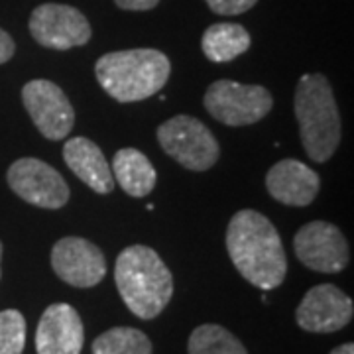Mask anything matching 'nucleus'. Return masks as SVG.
<instances>
[{
    "label": "nucleus",
    "instance_id": "8",
    "mask_svg": "<svg viewBox=\"0 0 354 354\" xmlns=\"http://www.w3.org/2000/svg\"><path fill=\"white\" fill-rule=\"evenodd\" d=\"M8 185L26 203L39 209H62L69 201V185L57 169L38 158H20L8 167Z\"/></svg>",
    "mask_w": 354,
    "mask_h": 354
},
{
    "label": "nucleus",
    "instance_id": "12",
    "mask_svg": "<svg viewBox=\"0 0 354 354\" xmlns=\"http://www.w3.org/2000/svg\"><path fill=\"white\" fill-rule=\"evenodd\" d=\"M353 299L333 283H319L305 293L295 311L297 325L309 333H335L353 319Z\"/></svg>",
    "mask_w": 354,
    "mask_h": 354
},
{
    "label": "nucleus",
    "instance_id": "2",
    "mask_svg": "<svg viewBox=\"0 0 354 354\" xmlns=\"http://www.w3.org/2000/svg\"><path fill=\"white\" fill-rule=\"evenodd\" d=\"M114 281L127 307L140 319H153L164 311L174 295V276L158 252L134 244L116 258Z\"/></svg>",
    "mask_w": 354,
    "mask_h": 354
},
{
    "label": "nucleus",
    "instance_id": "6",
    "mask_svg": "<svg viewBox=\"0 0 354 354\" xmlns=\"http://www.w3.org/2000/svg\"><path fill=\"white\" fill-rule=\"evenodd\" d=\"M203 104L215 120L227 127H248L260 122L272 111L274 99L262 85H242L218 79L207 88Z\"/></svg>",
    "mask_w": 354,
    "mask_h": 354
},
{
    "label": "nucleus",
    "instance_id": "10",
    "mask_svg": "<svg viewBox=\"0 0 354 354\" xmlns=\"http://www.w3.org/2000/svg\"><path fill=\"white\" fill-rule=\"evenodd\" d=\"M22 101L32 122L48 140H64L75 124V111L64 93L48 79L28 81L22 88Z\"/></svg>",
    "mask_w": 354,
    "mask_h": 354
},
{
    "label": "nucleus",
    "instance_id": "5",
    "mask_svg": "<svg viewBox=\"0 0 354 354\" xmlns=\"http://www.w3.org/2000/svg\"><path fill=\"white\" fill-rule=\"evenodd\" d=\"M158 142L169 158L191 171H207L218 162L221 146L199 118L177 114L158 127Z\"/></svg>",
    "mask_w": 354,
    "mask_h": 354
},
{
    "label": "nucleus",
    "instance_id": "25",
    "mask_svg": "<svg viewBox=\"0 0 354 354\" xmlns=\"http://www.w3.org/2000/svg\"><path fill=\"white\" fill-rule=\"evenodd\" d=\"M0 260H2V242H0ZM0 276H2V270H0Z\"/></svg>",
    "mask_w": 354,
    "mask_h": 354
},
{
    "label": "nucleus",
    "instance_id": "9",
    "mask_svg": "<svg viewBox=\"0 0 354 354\" xmlns=\"http://www.w3.org/2000/svg\"><path fill=\"white\" fill-rule=\"evenodd\" d=\"M293 250L301 264L321 274H337L351 260L344 234L327 221H313L299 228L293 236Z\"/></svg>",
    "mask_w": 354,
    "mask_h": 354
},
{
    "label": "nucleus",
    "instance_id": "13",
    "mask_svg": "<svg viewBox=\"0 0 354 354\" xmlns=\"http://www.w3.org/2000/svg\"><path fill=\"white\" fill-rule=\"evenodd\" d=\"M83 323L71 305H50L39 319L36 330L38 354H81L83 348Z\"/></svg>",
    "mask_w": 354,
    "mask_h": 354
},
{
    "label": "nucleus",
    "instance_id": "3",
    "mask_svg": "<svg viewBox=\"0 0 354 354\" xmlns=\"http://www.w3.org/2000/svg\"><path fill=\"white\" fill-rule=\"evenodd\" d=\"M293 109L301 142L309 160L325 164L341 144V113L329 79L321 73H307L295 87Z\"/></svg>",
    "mask_w": 354,
    "mask_h": 354
},
{
    "label": "nucleus",
    "instance_id": "14",
    "mask_svg": "<svg viewBox=\"0 0 354 354\" xmlns=\"http://www.w3.org/2000/svg\"><path fill=\"white\" fill-rule=\"evenodd\" d=\"M319 176L315 169L299 160H281L266 176L268 193L288 207H307L319 193Z\"/></svg>",
    "mask_w": 354,
    "mask_h": 354
},
{
    "label": "nucleus",
    "instance_id": "20",
    "mask_svg": "<svg viewBox=\"0 0 354 354\" xmlns=\"http://www.w3.org/2000/svg\"><path fill=\"white\" fill-rule=\"evenodd\" d=\"M26 346V319L16 309L0 311V354H22Z\"/></svg>",
    "mask_w": 354,
    "mask_h": 354
},
{
    "label": "nucleus",
    "instance_id": "18",
    "mask_svg": "<svg viewBox=\"0 0 354 354\" xmlns=\"http://www.w3.org/2000/svg\"><path fill=\"white\" fill-rule=\"evenodd\" d=\"M189 354H248L230 330L221 325H201L191 333Z\"/></svg>",
    "mask_w": 354,
    "mask_h": 354
},
{
    "label": "nucleus",
    "instance_id": "23",
    "mask_svg": "<svg viewBox=\"0 0 354 354\" xmlns=\"http://www.w3.org/2000/svg\"><path fill=\"white\" fill-rule=\"evenodd\" d=\"M14 51H16V46H14L12 36H10L6 30H2V28H0V65L6 64V62H10V59H12Z\"/></svg>",
    "mask_w": 354,
    "mask_h": 354
},
{
    "label": "nucleus",
    "instance_id": "22",
    "mask_svg": "<svg viewBox=\"0 0 354 354\" xmlns=\"http://www.w3.org/2000/svg\"><path fill=\"white\" fill-rule=\"evenodd\" d=\"M118 8L132 10V12H146L160 4V0H114Z\"/></svg>",
    "mask_w": 354,
    "mask_h": 354
},
{
    "label": "nucleus",
    "instance_id": "17",
    "mask_svg": "<svg viewBox=\"0 0 354 354\" xmlns=\"http://www.w3.org/2000/svg\"><path fill=\"white\" fill-rule=\"evenodd\" d=\"M252 38L241 24L218 22L209 26L201 38V50L205 57L213 64H227L248 51Z\"/></svg>",
    "mask_w": 354,
    "mask_h": 354
},
{
    "label": "nucleus",
    "instance_id": "16",
    "mask_svg": "<svg viewBox=\"0 0 354 354\" xmlns=\"http://www.w3.org/2000/svg\"><path fill=\"white\" fill-rule=\"evenodd\" d=\"M111 169L118 185L130 197H146L152 193L158 181L152 162L136 148H122L114 153Z\"/></svg>",
    "mask_w": 354,
    "mask_h": 354
},
{
    "label": "nucleus",
    "instance_id": "15",
    "mask_svg": "<svg viewBox=\"0 0 354 354\" xmlns=\"http://www.w3.org/2000/svg\"><path fill=\"white\" fill-rule=\"evenodd\" d=\"M64 160L67 167L91 189L101 195L113 193L116 181L111 164L93 140L83 136L67 140L64 144Z\"/></svg>",
    "mask_w": 354,
    "mask_h": 354
},
{
    "label": "nucleus",
    "instance_id": "19",
    "mask_svg": "<svg viewBox=\"0 0 354 354\" xmlns=\"http://www.w3.org/2000/svg\"><path fill=\"white\" fill-rule=\"evenodd\" d=\"M93 354H152V342L142 330L114 327L95 339Z\"/></svg>",
    "mask_w": 354,
    "mask_h": 354
},
{
    "label": "nucleus",
    "instance_id": "1",
    "mask_svg": "<svg viewBox=\"0 0 354 354\" xmlns=\"http://www.w3.org/2000/svg\"><path fill=\"white\" fill-rule=\"evenodd\" d=\"M227 250L234 268L246 281L270 291L283 283L288 258L278 228L258 211L242 209L230 218Z\"/></svg>",
    "mask_w": 354,
    "mask_h": 354
},
{
    "label": "nucleus",
    "instance_id": "21",
    "mask_svg": "<svg viewBox=\"0 0 354 354\" xmlns=\"http://www.w3.org/2000/svg\"><path fill=\"white\" fill-rule=\"evenodd\" d=\"M205 2L218 16H239L248 12L258 0H205Z\"/></svg>",
    "mask_w": 354,
    "mask_h": 354
},
{
    "label": "nucleus",
    "instance_id": "11",
    "mask_svg": "<svg viewBox=\"0 0 354 354\" xmlns=\"http://www.w3.org/2000/svg\"><path fill=\"white\" fill-rule=\"evenodd\" d=\"M51 268L57 278L73 288H95L106 276V258L87 239L65 236L53 244Z\"/></svg>",
    "mask_w": 354,
    "mask_h": 354
},
{
    "label": "nucleus",
    "instance_id": "7",
    "mask_svg": "<svg viewBox=\"0 0 354 354\" xmlns=\"http://www.w3.org/2000/svg\"><path fill=\"white\" fill-rule=\"evenodd\" d=\"M28 26L32 38L39 46L55 51L81 48L93 36L87 16L69 4H39L38 8H34Z\"/></svg>",
    "mask_w": 354,
    "mask_h": 354
},
{
    "label": "nucleus",
    "instance_id": "24",
    "mask_svg": "<svg viewBox=\"0 0 354 354\" xmlns=\"http://www.w3.org/2000/svg\"><path fill=\"white\" fill-rule=\"evenodd\" d=\"M330 354H354V344L353 342L341 344V346H337L335 351H330Z\"/></svg>",
    "mask_w": 354,
    "mask_h": 354
},
{
    "label": "nucleus",
    "instance_id": "4",
    "mask_svg": "<svg viewBox=\"0 0 354 354\" xmlns=\"http://www.w3.org/2000/svg\"><path fill=\"white\" fill-rule=\"evenodd\" d=\"M171 73L164 51L152 48L111 51L99 57L95 75L101 87L118 102H138L153 97Z\"/></svg>",
    "mask_w": 354,
    "mask_h": 354
}]
</instances>
